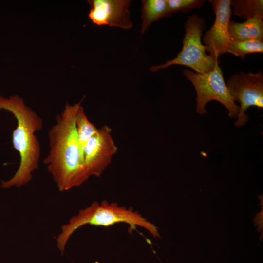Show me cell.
I'll return each mask as SVG.
<instances>
[{
    "label": "cell",
    "mask_w": 263,
    "mask_h": 263,
    "mask_svg": "<svg viewBox=\"0 0 263 263\" xmlns=\"http://www.w3.org/2000/svg\"><path fill=\"white\" fill-rule=\"evenodd\" d=\"M88 2L90 6L88 17L94 24L125 29L132 27L129 10L131 0H90Z\"/></svg>",
    "instance_id": "9c48e42d"
},
{
    "label": "cell",
    "mask_w": 263,
    "mask_h": 263,
    "mask_svg": "<svg viewBox=\"0 0 263 263\" xmlns=\"http://www.w3.org/2000/svg\"><path fill=\"white\" fill-rule=\"evenodd\" d=\"M112 130L107 125L98 129L86 145L83 153V166L89 178L100 177L111 163L117 151L111 135Z\"/></svg>",
    "instance_id": "52a82bcc"
},
{
    "label": "cell",
    "mask_w": 263,
    "mask_h": 263,
    "mask_svg": "<svg viewBox=\"0 0 263 263\" xmlns=\"http://www.w3.org/2000/svg\"><path fill=\"white\" fill-rule=\"evenodd\" d=\"M230 5L235 15L246 20L256 17H263V0H232Z\"/></svg>",
    "instance_id": "4fadbf2b"
},
{
    "label": "cell",
    "mask_w": 263,
    "mask_h": 263,
    "mask_svg": "<svg viewBox=\"0 0 263 263\" xmlns=\"http://www.w3.org/2000/svg\"><path fill=\"white\" fill-rule=\"evenodd\" d=\"M13 113L17 121L13 131V147L20 156L18 169L9 180L2 181L3 188H20L30 182L33 172L38 168L40 157V144L35 133L43 127L42 119L31 108L25 105L18 95L9 98L0 96V110Z\"/></svg>",
    "instance_id": "7a4b0ae2"
},
{
    "label": "cell",
    "mask_w": 263,
    "mask_h": 263,
    "mask_svg": "<svg viewBox=\"0 0 263 263\" xmlns=\"http://www.w3.org/2000/svg\"><path fill=\"white\" fill-rule=\"evenodd\" d=\"M119 223L128 224L131 231L140 226L147 230L153 237H160L157 227L138 211L131 207L120 206L116 202L110 203L103 200L101 203L94 202L63 225L56 238L57 246L63 252L71 235L85 225L107 227Z\"/></svg>",
    "instance_id": "3957f363"
},
{
    "label": "cell",
    "mask_w": 263,
    "mask_h": 263,
    "mask_svg": "<svg viewBox=\"0 0 263 263\" xmlns=\"http://www.w3.org/2000/svg\"><path fill=\"white\" fill-rule=\"evenodd\" d=\"M215 14V19L210 29L206 31L203 41L206 52L213 58L227 53L231 41L229 34V24L231 16L230 0H210Z\"/></svg>",
    "instance_id": "ba28073f"
},
{
    "label": "cell",
    "mask_w": 263,
    "mask_h": 263,
    "mask_svg": "<svg viewBox=\"0 0 263 263\" xmlns=\"http://www.w3.org/2000/svg\"><path fill=\"white\" fill-rule=\"evenodd\" d=\"M75 122L80 153L83 160L84 149L89 140L98 132V129L89 120L84 109L80 104L76 112Z\"/></svg>",
    "instance_id": "7c38bea8"
},
{
    "label": "cell",
    "mask_w": 263,
    "mask_h": 263,
    "mask_svg": "<svg viewBox=\"0 0 263 263\" xmlns=\"http://www.w3.org/2000/svg\"><path fill=\"white\" fill-rule=\"evenodd\" d=\"M185 34L181 51L174 59L163 64L153 66L150 70L154 72L174 65H184L197 73H206L219 64V60L207 54L201 38L205 27L204 19L196 14L189 16L184 25Z\"/></svg>",
    "instance_id": "277c9868"
},
{
    "label": "cell",
    "mask_w": 263,
    "mask_h": 263,
    "mask_svg": "<svg viewBox=\"0 0 263 263\" xmlns=\"http://www.w3.org/2000/svg\"><path fill=\"white\" fill-rule=\"evenodd\" d=\"M79 104H66L48 132L50 150L43 163L61 192L78 187L89 178L83 166L75 122Z\"/></svg>",
    "instance_id": "6da1fadb"
},
{
    "label": "cell",
    "mask_w": 263,
    "mask_h": 263,
    "mask_svg": "<svg viewBox=\"0 0 263 263\" xmlns=\"http://www.w3.org/2000/svg\"><path fill=\"white\" fill-rule=\"evenodd\" d=\"M263 52V41L259 40L231 41L227 51V53L232 54L242 59H244L248 54Z\"/></svg>",
    "instance_id": "5bb4252c"
},
{
    "label": "cell",
    "mask_w": 263,
    "mask_h": 263,
    "mask_svg": "<svg viewBox=\"0 0 263 263\" xmlns=\"http://www.w3.org/2000/svg\"><path fill=\"white\" fill-rule=\"evenodd\" d=\"M183 73L195 89L197 113L201 115L207 113V104L210 101L216 100L227 109L229 117H238L240 107L235 103L229 93L219 64L206 73H197L189 69L184 70Z\"/></svg>",
    "instance_id": "5b68a950"
},
{
    "label": "cell",
    "mask_w": 263,
    "mask_h": 263,
    "mask_svg": "<svg viewBox=\"0 0 263 263\" xmlns=\"http://www.w3.org/2000/svg\"><path fill=\"white\" fill-rule=\"evenodd\" d=\"M229 34L231 41H263V17H256L242 23L230 20Z\"/></svg>",
    "instance_id": "30bf717a"
},
{
    "label": "cell",
    "mask_w": 263,
    "mask_h": 263,
    "mask_svg": "<svg viewBox=\"0 0 263 263\" xmlns=\"http://www.w3.org/2000/svg\"><path fill=\"white\" fill-rule=\"evenodd\" d=\"M234 101L240 104V112L235 123L236 127L244 125L248 120L245 114L251 106L263 108V75L261 70L255 73L249 72L236 73L226 83Z\"/></svg>",
    "instance_id": "8992f818"
},
{
    "label": "cell",
    "mask_w": 263,
    "mask_h": 263,
    "mask_svg": "<svg viewBox=\"0 0 263 263\" xmlns=\"http://www.w3.org/2000/svg\"><path fill=\"white\" fill-rule=\"evenodd\" d=\"M170 14L181 11L187 12L194 9L199 8L204 4L202 0H166Z\"/></svg>",
    "instance_id": "9a60e30c"
},
{
    "label": "cell",
    "mask_w": 263,
    "mask_h": 263,
    "mask_svg": "<svg viewBox=\"0 0 263 263\" xmlns=\"http://www.w3.org/2000/svg\"><path fill=\"white\" fill-rule=\"evenodd\" d=\"M142 3L141 34L143 35L151 23L171 14L166 0H144Z\"/></svg>",
    "instance_id": "8fae6325"
}]
</instances>
